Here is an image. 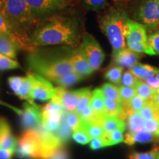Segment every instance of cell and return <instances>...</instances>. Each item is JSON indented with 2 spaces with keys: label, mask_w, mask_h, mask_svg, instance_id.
Instances as JSON below:
<instances>
[{
  "label": "cell",
  "mask_w": 159,
  "mask_h": 159,
  "mask_svg": "<svg viewBox=\"0 0 159 159\" xmlns=\"http://www.w3.org/2000/svg\"><path fill=\"white\" fill-rule=\"evenodd\" d=\"M35 19L65 8L71 0H26Z\"/></svg>",
  "instance_id": "ba28073f"
},
{
  "label": "cell",
  "mask_w": 159,
  "mask_h": 159,
  "mask_svg": "<svg viewBox=\"0 0 159 159\" xmlns=\"http://www.w3.org/2000/svg\"><path fill=\"white\" fill-rule=\"evenodd\" d=\"M130 71L137 78L143 80L148 77L156 76L157 72L159 71V69L149 64L138 63L132 68H130Z\"/></svg>",
  "instance_id": "44dd1931"
},
{
  "label": "cell",
  "mask_w": 159,
  "mask_h": 159,
  "mask_svg": "<svg viewBox=\"0 0 159 159\" xmlns=\"http://www.w3.org/2000/svg\"><path fill=\"white\" fill-rule=\"evenodd\" d=\"M16 152L21 158L42 159V143L39 131L26 130L18 141Z\"/></svg>",
  "instance_id": "8992f818"
},
{
  "label": "cell",
  "mask_w": 159,
  "mask_h": 159,
  "mask_svg": "<svg viewBox=\"0 0 159 159\" xmlns=\"http://www.w3.org/2000/svg\"><path fill=\"white\" fill-rule=\"evenodd\" d=\"M90 106L97 116L106 114L105 106V96L101 89H95L92 91Z\"/></svg>",
  "instance_id": "d6986e66"
},
{
  "label": "cell",
  "mask_w": 159,
  "mask_h": 159,
  "mask_svg": "<svg viewBox=\"0 0 159 159\" xmlns=\"http://www.w3.org/2000/svg\"><path fill=\"white\" fill-rule=\"evenodd\" d=\"M48 159H69V156L68 152L63 146L55 151Z\"/></svg>",
  "instance_id": "7dc6e473"
},
{
  "label": "cell",
  "mask_w": 159,
  "mask_h": 159,
  "mask_svg": "<svg viewBox=\"0 0 159 159\" xmlns=\"http://www.w3.org/2000/svg\"><path fill=\"white\" fill-rule=\"evenodd\" d=\"M72 139L77 143L80 144H86L91 142L92 139L83 129L80 128L78 130L72 133Z\"/></svg>",
  "instance_id": "60d3db41"
},
{
  "label": "cell",
  "mask_w": 159,
  "mask_h": 159,
  "mask_svg": "<svg viewBox=\"0 0 159 159\" xmlns=\"http://www.w3.org/2000/svg\"><path fill=\"white\" fill-rule=\"evenodd\" d=\"M33 73V85L31 92L32 99L41 101H50L55 95V87L51 81L41 75Z\"/></svg>",
  "instance_id": "9c48e42d"
},
{
  "label": "cell",
  "mask_w": 159,
  "mask_h": 159,
  "mask_svg": "<svg viewBox=\"0 0 159 159\" xmlns=\"http://www.w3.org/2000/svg\"><path fill=\"white\" fill-rule=\"evenodd\" d=\"M15 152V150H7V149L0 148V159H12V157Z\"/></svg>",
  "instance_id": "f907efd6"
},
{
  "label": "cell",
  "mask_w": 159,
  "mask_h": 159,
  "mask_svg": "<svg viewBox=\"0 0 159 159\" xmlns=\"http://www.w3.org/2000/svg\"><path fill=\"white\" fill-rule=\"evenodd\" d=\"M24 77H18V76H13L10 77L7 81L10 88L16 95H17L19 92L20 88H21V83L23 82Z\"/></svg>",
  "instance_id": "7bdbcfd3"
},
{
  "label": "cell",
  "mask_w": 159,
  "mask_h": 159,
  "mask_svg": "<svg viewBox=\"0 0 159 159\" xmlns=\"http://www.w3.org/2000/svg\"><path fill=\"white\" fill-rule=\"evenodd\" d=\"M124 132V130H120V129L106 131V132H104L101 138L103 139L106 147L114 146V145L124 142V135H123Z\"/></svg>",
  "instance_id": "603a6c76"
},
{
  "label": "cell",
  "mask_w": 159,
  "mask_h": 159,
  "mask_svg": "<svg viewBox=\"0 0 159 159\" xmlns=\"http://www.w3.org/2000/svg\"><path fill=\"white\" fill-rule=\"evenodd\" d=\"M155 143H156V146H157V147H158V148H159V136L158 137V138H157V140L156 141V142H155Z\"/></svg>",
  "instance_id": "11a10c76"
},
{
  "label": "cell",
  "mask_w": 159,
  "mask_h": 159,
  "mask_svg": "<svg viewBox=\"0 0 159 159\" xmlns=\"http://www.w3.org/2000/svg\"><path fill=\"white\" fill-rule=\"evenodd\" d=\"M130 18L122 7H110L99 16L101 30L112 47L113 54L126 48V37Z\"/></svg>",
  "instance_id": "3957f363"
},
{
  "label": "cell",
  "mask_w": 159,
  "mask_h": 159,
  "mask_svg": "<svg viewBox=\"0 0 159 159\" xmlns=\"http://www.w3.org/2000/svg\"><path fill=\"white\" fill-rule=\"evenodd\" d=\"M27 63L32 72L41 75L51 82L72 72L73 68L69 57H55L35 49L30 52Z\"/></svg>",
  "instance_id": "277c9868"
},
{
  "label": "cell",
  "mask_w": 159,
  "mask_h": 159,
  "mask_svg": "<svg viewBox=\"0 0 159 159\" xmlns=\"http://www.w3.org/2000/svg\"><path fill=\"white\" fill-rule=\"evenodd\" d=\"M82 89L75 91H69L63 87H55V95L51 100L61 103L67 112H73L80 97Z\"/></svg>",
  "instance_id": "8fae6325"
},
{
  "label": "cell",
  "mask_w": 159,
  "mask_h": 159,
  "mask_svg": "<svg viewBox=\"0 0 159 159\" xmlns=\"http://www.w3.org/2000/svg\"><path fill=\"white\" fill-rule=\"evenodd\" d=\"M1 34H2V33H0V35H1Z\"/></svg>",
  "instance_id": "680465c9"
},
{
  "label": "cell",
  "mask_w": 159,
  "mask_h": 159,
  "mask_svg": "<svg viewBox=\"0 0 159 159\" xmlns=\"http://www.w3.org/2000/svg\"><path fill=\"white\" fill-rule=\"evenodd\" d=\"M156 77H157V78H158V79L159 80V71H158V72H157V74H156Z\"/></svg>",
  "instance_id": "9f6ffc18"
},
{
  "label": "cell",
  "mask_w": 159,
  "mask_h": 159,
  "mask_svg": "<svg viewBox=\"0 0 159 159\" xmlns=\"http://www.w3.org/2000/svg\"><path fill=\"white\" fill-rule=\"evenodd\" d=\"M126 45L128 49L136 53H144L149 55H156L153 49L148 42H136V41H126Z\"/></svg>",
  "instance_id": "f1b7e54d"
},
{
  "label": "cell",
  "mask_w": 159,
  "mask_h": 159,
  "mask_svg": "<svg viewBox=\"0 0 159 159\" xmlns=\"http://www.w3.org/2000/svg\"><path fill=\"white\" fill-rule=\"evenodd\" d=\"M0 13L12 33L18 38L25 50L34 51L30 35L39 25L26 0H0Z\"/></svg>",
  "instance_id": "7a4b0ae2"
},
{
  "label": "cell",
  "mask_w": 159,
  "mask_h": 159,
  "mask_svg": "<svg viewBox=\"0 0 159 159\" xmlns=\"http://www.w3.org/2000/svg\"><path fill=\"white\" fill-rule=\"evenodd\" d=\"M80 39L79 24L74 18L53 17L40 23L30 35L33 47L49 45H75Z\"/></svg>",
  "instance_id": "6da1fadb"
},
{
  "label": "cell",
  "mask_w": 159,
  "mask_h": 159,
  "mask_svg": "<svg viewBox=\"0 0 159 159\" xmlns=\"http://www.w3.org/2000/svg\"><path fill=\"white\" fill-rule=\"evenodd\" d=\"M64 119L66 124L68 125V126L71 129L73 132L78 130L80 127L81 119L79 114L75 111H73V112L66 111L64 114Z\"/></svg>",
  "instance_id": "e575fe53"
},
{
  "label": "cell",
  "mask_w": 159,
  "mask_h": 159,
  "mask_svg": "<svg viewBox=\"0 0 159 159\" xmlns=\"http://www.w3.org/2000/svg\"><path fill=\"white\" fill-rule=\"evenodd\" d=\"M100 89H102L105 97L114 99V100L116 101V102L122 103L120 97H119V88L116 85L111 83H106L105 84H103Z\"/></svg>",
  "instance_id": "1f68e13d"
},
{
  "label": "cell",
  "mask_w": 159,
  "mask_h": 159,
  "mask_svg": "<svg viewBox=\"0 0 159 159\" xmlns=\"http://www.w3.org/2000/svg\"><path fill=\"white\" fill-rule=\"evenodd\" d=\"M129 159H159V148H154L144 152H133L129 156Z\"/></svg>",
  "instance_id": "74e56055"
},
{
  "label": "cell",
  "mask_w": 159,
  "mask_h": 159,
  "mask_svg": "<svg viewBox=\"0 0 159 159\" xmlns=\"http://www.w3.org/2000/svg\"><path fill=\"white\" fill-rule=\"evenodd\" d=\"M157 138L158 136L144 130L135 133L128 132L124 136V143L128 145H134L136 143L156 142Z\"/></svg>",
  "instance_id": "ac0fdd59"
},
{
  "label": "cell",
  "mask_w": 159,
  "mask_h": 159,
  "mask_svg": "<svg viewBox=\"0 0 159 159\" xmlns=\"http://www.w3.org/2000/svg\"><path fill=\"white\" fill-rule=\"evenodd\" d=\"M148 41L156 55H159V30L151 33L148 37Z\"/></svg>",
  "instance_id": "ee69618b"
},
{
  "label": "cell",
  "mask_w": 159,
  "mask_h": 159,
  "mask_svg": "<svg viewBox=\"0 0 159 159\" xmlns=\"http://www.w3.org/2000/svg\"><path fill=\"white\" fill-rule=\"evenodd\" d=\"M17 139L12 134L11 128L5 119L0 117V148L16 150Z\"/></svg>",
  "instance_id": "5bb4252c"
},
{
  "label": "cell",
  "mask_w": 159,
  "mask_h": 159,
  "mask_svg": "<svg viewBox=\"0 0 159 159\" xmlns=\"http://www.w3.org/2000/svg\"><path fill=\"white\" fill-rule=\"evenodd\" d=\"M20 64L15 59L6 56L0 52V71L11 70L20 68Z\"/></svg>",
  "instance_id": "8d00e7d4"
},
{
  "label": "cell",
  "mask_w": 159,
  "mask_h": 159,
  "mask_svg": "<svg viewBox=\"0 0 159 159\" xmlns=\"http://www.w3.org/2000/svg\"><path fill=\"white\" fill-rule=\"evenodd\" d=\"M21 123L23 128L27 130H38L42 125V113L39 105H32L29 102L23 104Z\"/></svg>",
  "instance_id": "30bf717a"
},
{
  "label": "cell",
  "mask_w": 159,
  "mask_h": 159,
  "mask_svg": "<svg viewBox=\"0 0 159 159\" xmlns=\"http://www.w3.org/2000/svg\"><path fill=\"white\" fill-rule=\"evenodd\" d=\"M147 28L142 24L130 19L128 22V31L126 41L136 42H148Z\"/></svg>",
  "instance_id": "2e32d148"
},
{
  "label": "cell",
  "mask_w": 159,
  "mask_h": 159,
  "mask_svg": "<svg viewBox=\"0 0 159 159\" xmlns=\"http://www.w3.org/2000/svg\"><path fill=\"white\" fill-rule=\"evenodd\" d=\"M69 59L72 66L74 72L83 77L90 75L93 72L89 61H87L84 55L80 50L79 48L77 49L70 57H69Z\"/></svg>",
  "instance_id": "7c38bea8"
},
{
  "label": "cell",
  "mask_w": 159,
  "mask_h": 159,
  "mask_svg": "<svg viewBox=\"0 0 159 159\" xmlns=\"http://www.w3.org/2000/svg\"><path fill=\"white\" fill-rule=\"evenodd\" d=\"M113 59L116 65L123 69H130L139 63L140 56L128 47L113 54Z\"/></svg>",
  "instance_id": "4fadbf2b"
},
{
  "label": "cell",
  "mask_w": 159,
  "mask_h": 159,
  "mask_svg": "<svg viewBox=\"0 0 159 159\" xmlns=\"http://www.w3.org/2000/svg\"><path fill=\"white\" fill-rule=\"evenodd\" d=\"M126 125L130 133L144 130V119L139 113H136L128 116L126 119Z\"/></svg>",
  "instance_id": "484cf974"
},
{
  "label": "cell",
  "mask_w": 159,
  "mask_h": 159,
  "mask_svg": "<svg viewBox=\"0 0 159 159\" xmlns=\"http://www.w3.org/2000/svg\"><path fill=\"white\" fill-rule=\"evenodd\" d=\"M79 49L89 61L93 71L99 69L105 60V53L100 44L92 35L87 33L83 35Z\"/></svg>",
  "instance_id": "52a82bcc"
},
{
  "label": "cell",
  "mask_w": 159,
  "mask_h": 159,
  "mask_svg": "<svg viewBox=\"0 0 159 159\" xmlns=\"http://www.w3.org/2000/svg\"><path fill=\"white\" fill-rule=\"evenodd\" d=\"M134 89L136 90V95L142 97L145 101L150 100L156 93V91L151 89L144 81L141 80L139 81Z\"/></svg>",
  "instance_id": "4dcf8cb0"
},
{
  "label": "cell",
  "mask_w": 159,
  "mask_h": 159,
  "mask_svg": "<svg viewBox=\"0 0 159 159\" xmlns=\"http://www.w3.org/2000/svg\"><path fill=\"white\" fill-rule=\"evenodd\" d=\"M156 91V92L157 93H158V94H159V89H158V90H157V91Z\"/></svg>",
  "instance_id": "6f0895ef"
},
{
  "label": "cell",
  "mask_w": 159,
  "mask_h": 159,
  "mask_svg": "<svg viewBox=\"0 0 159 159\" xmlns=\"http://www.w3.org/2000/svg\"><path fill=\"white\" fill-rule=\"evenodd\" d=\"M66 112V111H65ZM65 112H53L42 113V125L46 130L49 132L55 133L58 129L60 125L62 122L63 114Z\"/></svg>",
  "instance_id": "e0dca14e"
},
{
  "label": "cell",
  "mask_w": 159,
  "mask_h": 159,
  "mask_svg": "<svg viewBox=\"0 0 159 159\" xmlns=\"http://www.w3.org/2000/svg\"><path fill=\"white\" fill-rule=\"evenodd\" d=\"M78 114L81 119L85 121H90V122L94 121V119L97 116V114H95L94 111L91 108L90 105H89V106H87L85 108L83 109V111H81L80 112L78 113Z\"/></svg>",
  "instance_id": "bcb514c9"
},
{
  "label": "cell",
  "mask_w": 159,
  "mask_h": 159,
  "mask_svg": "<svg viewBox=\"0 0 159 159\" xmlns=\"http://www.w3.org/2000/svg\"><path fill=\"white\" fill-rule=\"evenodd\" d=\"M139 80H140L137 78V77L129 70L125 71L124 74H122L120 84L121 85H124V86L135 88V86L137 85V83H139Z\"/></svg>",
  "instance_id": "ab89813d"
},
{
  "label": "cell",
  "mask_w": 159,
  "mask_h": 159,
  "mask_svg": "<svg viewBox=\"0 0 159 159\" xmlns=\"http://www.w3.org/2000/svg\"><path fill=\"white\" fill-rule=\"evenodd\" d=\"M144 131L159 136V120H144Z\"/></svg>",
  "instance_id": "b9f144b4"
},
{
  "label": "cell",
  "mask_w": 159,
  "mask_h": 159,
  "mask_svg": "<svg viewBox=\"0 0 159 159\" xmlns=\"http://www.w3.org/2000/svg\"><path fill=\"white\" fill-rule=\"evenodd\" d=\"M19 47L11 39L2 34L0 35V52L11 58H16Z\"/></svg>",
  "instance_id": "7402d4cb"
},
{
  "label": "cell",
  "mask_w": 159,
  "mask_h": 159,
  "mask_svg": "<svg viewBox=\"0 0 159 159\" xmlns=\"http://www.w3.org/2000/svg\"><path fill=\"white\" fill-rule=\"evenodd\" d=\"M139 114L144 120H159V108L152 99L146 101Z\"/></svg>",
  "instance_id": "cb8c5ba5"
},
{
  "label": "cell",
  "mask_w": 159,
  "mask_h": 159,
  "mask_svg": "<svg viewBox=\"0 0 159 159\" xmlns=\"http://www.w3.org/2000/svg\"><path fill=\"white\" fill-rule=\"evenodd\" d=\"M80 128L84 130L85 132L91 136V139L101 137L104 134V130L100 125L94 122L85 121L81 119L80 121Z\"/></svg>",
  "instance_id": "d4e9b609"
},
{
  "label": "cell",
  "mask_w": 159,
  "mask_h": 159,
  "mask_svg": "<svg viewBox=\"0 0 159 159\" xmlns=\"http://www.w3.org/2000/svg\"><path fill=\"white\" fill-rule=\"evenodd\" d=\"M151 99H152V102H153L155 104H156L157 106L159 108V94L158 93H157L156 91V93H155V94L153 95V97H152V98Z\"/></svg>",
  "instance_id": "f5cc1de1"
},
{
  "label": "cell",
  "mask_w": 159,
  "mask_h": 159,
  "mask_svg": "<svg viewBox=\"0 0 159 159\" xmlns=\"http://www.w3.org/2000/svg\"><path fill=\"white\" fill-rule=\"evenodd\" d=\"M0 33L11 39V41L19 47V49H24L23 46L21 45L20 41L18 39V38L12 33L11 30L9 29L8 26L7 25V24L5 22V20L4 19V18L2 17V16L1 15V13H0Z\"/></svg>",
  "instance_id": "d6a6232c"
},
{
  "label": "cell",
  "mask_w": 159,
  "mask_h": 159,
  "mask_svg": "<svg viewBox=\"0 0 159 159\" xmlns=\"http://www.w3.org/2000/svg\"><path fill=\"white\" fill-rule=\"evenodd\" d=\"M123 73V68L118 65L111 66L105 74V77L111 83L120 84Z\"/></svg>",
  "instance_id": "f546056e"
},
{
  "label": "cell",
  "mask_w": 159,
  "mask_h": 159,
  "mask_svg": "<svg viewBox=\"0 0 159 159\" xmlns=\"http://www.w3.org/2000/svg\"><path fill=\"white\" fill-rule=\"evenodd\" d=\"M33 73L32 71H29L27 75L24 77L23 82L21 83V88H20L19 92H18L17 96L20 99L26 100L27 102L30 103L32 105H36L33 99L31 97V92L33 89Z\"/></svg>",
  "instance_id": "ffe728a7"
},
{
  "label": "cell",
  "mask_w": 159,
  "mask_h": 159,
  "mask_svg": "<svg viewBox=\"0 0 159 159\" xmlns=\"http://www.w3.org/2000/svg\"><path fill=\"white\" fill-rule=\"evenodd\" d=\"M143 81H144L153 90L157 91L159 89V80L156 76L148 77V78L143 80Z\"/></svg>",
  "instance_id": "681fc988"
},
{
  "label": "cell",
  "mask_w": 159,
  "mask_h": 159,
  "mask_svg": "<svg viewBox=\"0 0 159 159\" xmlns=\"http://www.w3.org/2000/svg\"><path fill=\"white\" fill-rule=\"evenodd\" d=\"M118 88L119 97H120L121 101H122V104L129 102L135 95H136V90H135L134 88H132V87L120 85Z\"/></svg>",
  "instance_id": "f35d334b"
},
{
  "label": "cell",
  "mask_w": 159,
  "mask_h": 159,
  "mask_svg": "<svg viewBox=\"0 0 159 159\" xmlns=\"http://www.w3.org/2000/svg\"><path fill=\"white\" fill-rule=\"evenodd\" d=\"M84 2L89 8L94 11L104 9L107 5V0H84Z\"/></svg>",
  "instance_id": "f6af8a7d"
},
{
  "label": "cell",
  "mask_w": 159,
  "mask_h": 159,
  "mask_svg": "<svg viewBox=\"0 0 159 159\" xmlns=\"http://www.w3.org/2000/svg\"><path fill=\"white\" fill-rule=\"evenodd\" d=\"M130 0H114V2L116 3H123V2H129Z\"/></svg>",
  "instance_id": "db71d44e"
},
{
  "label": "cell",
  "mask_w": 159,
  "mask_h": 159,
  "mask_svg": "<svg viewBox=\"0 0 159 159\" xmlns=\"http://www.w3.org/2000/svg\"><path fill=\"white\" fill-rule=\"evenodd\" d=\"M91 95H92V91H91L90 88L82 89V91H81V94L78 103L77 105L75 112L78 114L90 105Z\"/></svg>",
  "instance_id": "836d02e7"
},
{
  "label": "cell",
  "mask_w": 159,
  "mask_h": 159,
  "mask_svg": "<svg viewBox=\"0 0 159 159\" xmlns=\"http://www.w3.org/2000/svg\"><path fill=\"white\" fill-rule=\"evenodd\" d=\"M83 78L82 76L79 75L77 73L72 72L69 73V74L64 75V76L60 77V78L55 80L53 81V83H56L60 87H63V88L66 89L67 87L71 86V85L76 84Z\"/></svg>",
  "instance_id": "83f0119b"
},
{
  "label": "cell",
  "mask_w": 159,
  "mask_h": 159,
  "mask_svg": "<svg viewBox=\"0 0 159 159\" xmlns=\"http://www.w3.org/2000/svg\"><path fill=\"white\" fill-rule=\"evenodd\" d=\"M0 105H3V106L7 107V108H10V109H11V110H13V111H14L15 113H16V114H17L18 115H19V116H20V115H21V114H22V110H20L19 108H16V107L13 106V105H11L7 104V103H6V102H3V101H2L1 99H0Z\"/></svg>",
  "instance_id": "816d5d0a"
},
{
  "label": "cell",
  "mask_w": 159,
  "mask_h": 159,
  "mask_svg": "<svg viewBox=\"0 0 159 159\" xmlns=\"http://www.w3.org/2000/svg\"><path fill=\"white\" fill-rule=\"evenodd\" d=\"M93 122L100 125L105 132L118 130V129L125 131L127 127L126 121L122 120L117 116H109L107 114L100 116L97 115Z\"/></svg>",
  "instance_id": "9a60e30c"
},
{
  "label": "cell",
  "mask_w": 159,
  "mask_h": 159,
  "mask_svg": "<svg viewBox=\"0 0 159 159\" xmlns=\"http://www.w3.org/2000/svg\"><path fill=\"white\" fill-rule=\"evenodd\" d=\"M105 112H106L107 115L112 116H117L119 119H121L123 111L122 103L116 102L114 99L105 97Z\"/></svg>",
  "instance_id": "4316f807"
},
{
  "label": "cell",
  "mask_w": 159,
  "mask_h": 159,
  "mask_svg": "<svg viewBox=\"0 0 159 159\" xmlns=\"http://www.w3.org/2000/svg\"><path fill=\"white\" fill-rule=\"evenodd\" d=\"M103 148H106V145H105L104 141L101 137L94 138L91 140L90 148L91 150H97Z\"/></svg>",
  "instance_id": "c3c4849f"
},
{
  "label": "cell",
  "mask_w": 159,
  "mask_h": 159,
  "mask_svg": "<svg viewBox=\"0 0 159 159\" xmlns=\"http://www.w3.org/2000/svg\"><path fill=\"white\" fill-rule=\"evenodd\" d=\"M134 20L142 24L147 30L159 27V0H138L132 11Z\"/></svg>",
  "instance_id": "5b68a950"
},
{
  "label": "cell",
  "mask_w": 159,
  "mask_h": 159,
  "mask_svg": "<svg viewBox=\"0 0 159 159\" xmlns=\"http://www.w3.org/2000/svg\"><path fill=\"white\" fill-rule=\"evenodd\" d=\"M55 133L63 144H64V142H67L69 138L72 136L73 131L71 130V129L69 128L68 125L64 119V114H63L62 122H61V125H60L58 129Z\"/></svg>",
  "instance_id": "d590c367"
}]
</instances>
